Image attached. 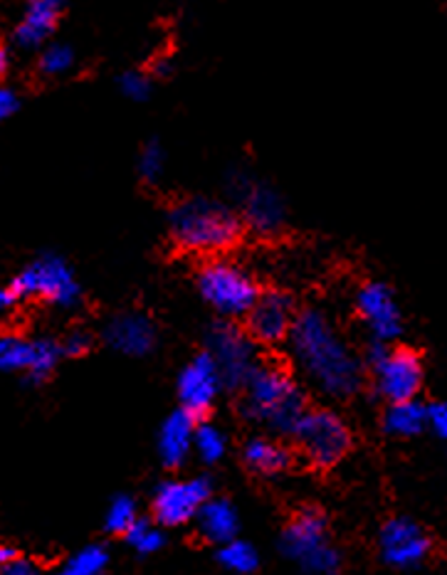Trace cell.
Returning a JSON list of instances; mask_svg holds the SVG:
<instances>
[{"label": "cell", "instance_id": "obj_1", "mask_svg": "<svg viewBox=\"0 0 447 575\" xmlns=\"http://www.w3.org/2000/svg\"><path fill=\"white\" fill-rule=\"evenodd\" d=\"M287 344L297 369L319 393L329 398H349L361 388V358L343 342L324 311H300Z\"/></svg>", "mask_w": 447, "mask_h": 575}, {"label": "cell", "instance_id": "obj_2", "mask_svg": "<svg viewBox=\"0 0 447 575\" xmlns=\"http://www.w3.org/2000/svg\"><path fill=\"white\" fill-rule=\"evenodd\" d=\"M169 232L185 252L216 254L230 250L240 240L242 220L226 203L213 197H189L171 207Z\"/></svg>", "mask_w": 447, "mask_h": 575}, {"label": "cell", "instance_id": "obj_3", "mask_svg": "<svg viewBox=\"0 0 447 575\" xmlns=\"http://www.w3.org/2000/svg\"><path fill=\"white\" fill-rule=\"evenodd\" d=\"M242 412L257 422H265L269 430L294 435L297 426L306 415L304 393L292 373L279 363H259L245 385Z\"/></svg>", "mask_w": 447, "mask_h": 575}, {"label": "cell", "instance_id": "obj_4", "mask_svg": "<svg viewBox=\"0 0 447 575\" xmlns=\"http://www.w3.org/2000/svg\"><path fill=\"white\" fill-rule=\"evenodd\" d=\"M25 299H45L60 309H74L82 304V287L68 260L60 254H43L0 291L3 309H13Z\"/></svg>", "mask_w": 447, "mask_h": 575}, {"label": "cell", "instance_id": "obj_5", "mask_svg": "<svg viewBox=\"0 0 447 575\" xmlns=\"http://www.w3.org/2000/svg\"><path fill=\"white\" fill-rule=\"evenodd\" d=\"M282 551L287 559L300 563L312 575H337L341 568V555L329 541L327 518L314 506L302 508L287 524L282 534Z\"/></svg>", "mask_w": 447, "mask_h": 575}, {"label": "cell", "instance_id": "obj_6", "mask_svg": "<svg viewBox=\"0 0 447 575\" xmlns=\"http://www.w3.org/2000/svg\"><path fill=\"white\" fill-rule=\"evenodd\" d=\"M198 291L222 319L247 316L259 299L257 281L230 260H210L198 269Z\"/></svg>", "mask_w": 447, "mask_h": 575}, {"label": "cell", "instance_id": "obj_7", "mask_svg": "<svg viewBox=\"0 0 447 575\" xmlns=\"http://www.w3.org/2000/svg\"><path fill=\"white\" fill-rule=\"evenodd\" d=\"M255 344L257 342L247 334V328H240L232 322H216L210 326L206 351L216 358L226 388H245L247 381L253 379L259 366Z\"/></svg>", "mask_w": 447, "mask_h": 575}, {"label": "cell", "instance_id": "obj_8", "mask_svg": "<svg viewBox=\"0 0 447 575\" xmlns=\"http://www.w3.org/2000/svg\"><path fill=\"white\" fill-rule=\"evenodd\" d=\"M302 455L314 467H334L351 447V432L337 412L331 410H306L294 435Z\"/></svg>", "mask_w": 447, "mask_h": 575}, {"label": "cell", "instance_id": "obj_9", "mask_svg": "<svg viewBox=\"0 0 447 575\" xmlns=\"http://www.w3.org/2000/svg\"><path fill=\"white\" fill-rule=\"evenodd\" d=\"M423 358L413 348H390L384 361L374 366L376 393L388 403L413 400L423 388Z\"/></svg>", "mask_w": 447, "mask_h": 575}, {"label": "cell", "instance_id": "obj_10", "mask_svg": "<svg viewBox=\"0 0 447 575\" xmlns=\"http://www.w3.org/2000/svg\"><path fill=\"white\" fill-rule=\"evenodd\" d=\"M210 499V482L206 477L171 479L156 489L152 499L154 518L164 526H181L193 522Z\"/></svg>", "mask_w": 447, "mask_h": 575}, {"label": "cell", "instance_id": "obj_11", "mask_svg": "<svg viewBox=\"0 0 447 575\" xmlns=\"http://www.w3.org/2000/svg\"><path fill=\"white\" fill-rule=\"evenodd\" d=\"M297 322L294 301L285 291H263L255 307L250 309L245 316L247 334L255 338L257 344L277 346L290 342V334Z\"/></svg>", "mask_w": 447, "mask_h": 575}, {"label": "cell", "instance_id": "obj_12", "mask_svg": "<svg viewBox=\"0 0 447 575\" xmlns=\"http://www.w3.org/2000/svg\"><path fill=\"white\" fill-rule=\"evenodd\" d=\"M230 188L242 205V220H245L247 228H253L259 235H275L282 230L287 213L282 195L275 188L247 181L242 176H238V181Z\"/></svg>", "mask_w": 447, "mask_h": 575}, {"label": "cell", "instance_id": "obj_13", "mask_svg": "<svg viewBox=\"0 0 447 575\" xmlns=\"http://www.w3.org/2000/svg\"><path fill=\"white\" fill-rule=\"evenodd\" d=\"M357 311L366 322L369 332L378 342H396L403 334V316H400L394 289L384 281H366L357 291Z\"/></svg>", "mask_w": 447, "mask_h": 575}, {"label": "cell", "instance_id": "obj_14", "mask_svg": "<svg viewBox=\"0 0 447 575\" xmlns=\"http://www.w3.org/2000/svg\"><path fill=\"white\" fill-rule=\"evenodd\" d=\"M378 546L380 559L400 571L415 568L431 553V539L411 518H390L380 529Z\"/></svg>", "mask_w": 447, "mask_h": 575}, {"label": "cell", "instance_id": "obj_15", "mask_svg": "<svg viewBox=\"0 0 447 575\" xmlns=\"http://www.w3.org/2000/svg\"><path fill=\"white\" fill-rule=\"evenodd\" d=\"M220 385L222 379L216 366V358H213L208 351L198 354L179 375L181 408L195 415V418H198V415H206L218 398Z\"/></svg>", "mask_w": 447, "mask_h": 575}, {"label": "cell", "instance_id": "obj_16", "mask_svg": "<svg viewBox=\"0 0 447 575\" xmlns=\"http://www.w3.org/2000/svg\"><path fill=\"white\" fill-rule=\"evenodd\" d=\"M105 342L124 356H146L156 346V326L146 314L124 311L107 322Z\"/></svg>", "mask_w": 447, "mask_h": 575}, {"label": "cell", "instance_id": "obj_17", "mask_svg": "<svg viewBox=\"0 0 447 575\" xmlns=\"http://www.w3.org/2000/svg\"><path fill=\"white\" fill-rule=\"evenodd\" d=\"M68 0H25L21 23L13 31V45L17 50H37L48 43L60 23Z\"/></svg>", "mask_w": 447, "mask_h": 575}, {"label": "cell", "instance_id": "obj_18", "mask_svg": "<svg viewBox=\"0 0 447 575\" xmlns=\"http://www.w3.org/2000/svg\"><path fill=\"white\" fill-rule=\"evenodd\" d=\"M195 415L189 410H176L164 420L158 430V457L166 467H181L189 459L195 440Z\"/></svg>", "mask_w": 447, "mask_h": 575}, {"label": "cell", "instance_id": "obj_19", "mask_svg": "<svg viewBox=\"0 0 447 575\" xmlns=\"http://www.w3.org/2000/svg\"><path fill=\"white\" fill-rule=\"evenodd\" d=\"M195 524H198V531L206 541L210 543H228L238 536L240 522L238 512L228 499H208L203 508L195 516Z\"/></svg>", "mask_w": 447, "mask_h": 575}, {"label": "cell", "instance_id": "obj_20", "mask_svg": "<svg viewBox=\"0 0 447 575\" xmlns=\"http://www.w3.org/2000/svg\"><path fill=\"white\" fill-rule=\"evenodd\" d=\"M425 428H431V412L423 403L400 400L388 403V410L384 415V430L394 438H415Z\"/></svg>", "mask_w": 447, "mask_h": 575}, {"label": "cell", "instance_id": "obj_21", "mask_svg": "<svg viewBox=\"0 0 447 575\" xmlns=\"http://www.w3.org/2000/svg\"><path fill=\"white\" fill-rule=\"evenodd\" d=\"M242 459L259 475H277L290 467V452H287V447L267 438L250 440L245 450H242Z\"/></svg>", "mask_w": 447, "mask_h": 575}, {"label": "cell", "instance_id": "obj_22", "mask_svg": "<svg viewBox=\"0 0 447 575\" xmlns=\"http://www.w3.org/2000/svg\"><path fill=\"white\" fill-rule=\"evenodd\" d=\"M35 356V338H25L17 334H5L0 338V369L8 373L31 371Z\"/></svg>", "mask_w": 447, "mask_h": 575}, {"label": "cell", "instance_id": "obj_23", "mask_svg": "<svg viewBox=\"0 0 447 575\" xmlns=\"http://www.w3.org/2000/svg\"><path fill=\"white\" fill-rule=\"evenodd\" d=\"M109 563V553L101 546H85L77 553H72L58 571L50 575H101Z\"/></svg>", "mask_w": 447, "mask_h": 575}, {"label": "cell", "instance_id": "obj_24", "mask_svg": "<svg viewBox=\"0 0 447 575\" xmlns=\"http://www.w3.org/2000/svg\"><path fill=\"white\" fill-rule=\"evenodd\" d=\"M218 561L222 568H228L232 575H253L259 565V555L247 541L232 539L220 546Z\"/></svg>", "mask_w": 447, "mask_h": 575}, {"label": "cell", "instance_id": "obj_25", "mask_svg": "<svg viewBox=\"0 0 447 575\" xmlns=\"http://www.w3.org/2000/svg\"><path fill=\"white\" fill-rule=\"evenodd\" d=\"M193 450H195V455L201 457V462H206V465H216V462L226 455L228 440L216 426H210V422H201V426L195 428Z\"/></svg>", "mask_w": 447, "mask_h": 575}, {"label": "cell", "instance_id": "obj_26", "mask_svg": "<svg viewBox=\"0 0 447 575\" xmlns=\"http://www.w3.org/2000/svg\"><path fill=\"white\" fill-rule=\"evenodd\" d=\"M136 171L142 176V181L146 185H156L164 178L166 171V148L161 146L158 139H148L146 144L138 151V161Z\"/></svg>", "mask_w": 447, "mask_h": 575}, {"label": "cell", "instance_id": "obj_27", "mask_svg": "<svg viewBox=\"0 0 447 575\" xmlns=\"http://www.w3.org/2000/svg\"><path fill=\"white\" fill-rule=\"evenodd\" d=\"M60 356H64L62 344L55 342V338H35V356L31 371H27V379L33 383H43L55 371Z\"/></svg>", "mask_w": 447, "mask_h": 575}, {"label": "cell", "instance_id": "obj_28", "mask_svg": "<svg viewBox=\"0 0 447 575\" xmlns=\"http://www.w3.org/2000/svg\"><path fill=\"white\" fill-rule=\"evenodd\" d=\"M136 522H138V512H136V504L132 496H117L114 502L109 504L107 518H105V526L109 534L126 536L129 531H132V526Z\"/></svg>", "mask_w": 447, "mask_h": 575}, {"label": "cell", "instance_id": "obj_29", "mask_svg": "<svg viewBox=\"0 0 447 575\" xmlns=\"http://www.w3.org/2000/svg\"><path fill=\"white\" fill-rule=\"evenodd\" d=\"M72 68H74V50L70 45L62 43L45 47L40 52V60H37V70H40V74H45V77H60V74L70 72Z\"/></svg>", "mask_w": 447, "mask_h": 575}, {"label": "cell", "instance_id": "obj_30", "mask_svg": "<svg viewBox=\"0 0 447 575\" xmlns=\"http://www.w3.org/2000/svg\"><path fill=\"white\" fill-rule=\"evenodd\" d=\"M126 541L132 543V549L138 551V553H156L164 549V534L156 529V526L152 522H146V518H138V522L132 526V531L126 534Z\"/></svg>", "mask_w": 447, "mask_h": 575}, {"label": "cell", "instance_id": "obj_31", "mask_svg": "<svg viewBox=\"0 0 447 575\" xmlns=\"http://www.w3.org/2000/svg\"><path fill=\"white\" fill-rule=\"evenodd\" d=\"M117 84H119V92L132 101H144L148 99V94H152V77L138 70H129L124 74H119Z\"/></svg>", "mask_w": 447, "mask_h": 575}, {"label": "cell", "instance_id": "obj_32", "mask_svg": "<svg viewBox=\"0 0 447 575\" xmlns=\"http://www.w3.org/2000/svg\"><path fill=\"white\" fill-rule=\"evenodd\" d=\"M92 348V334L85 332V328H72V332L62 338V354L80 358L89 354Z\"/></svg>", "mask_w": 447, "mask_h": 575}, {"label": "cell", "instance_id": "obj_33", "mask_svg": "<svg viewBox=\"0 0 447 575\" xmlns=\"http://www.w3.org/2000/svg\"><path fill=\"white\" fill-rule=\"evenodd\" d=\"M23 101H21V94H17L13 87H3L0 89V119H11L15 117L17 111H21Z\"/></svg>", "mask_w": 447, "mask_h": 575}, {"label": "cell", "instance_id": "obj_34", "mask_svg": "<svg viewBox=\"0 0 447 575\" xmlns=\"http://www.w3.org/2000/svg\"><path fill=\"white\" fill-rule=\"evenodd\" d=\"M427 412H431V428H433V432L447 445V400L431 405V408H427Z\"/></svg>", "mask_w": 447, "mask_h": 575}, {"label": "cell", "instance_id": "obj_35", "mask_svg": "<svg viewBox=\"0 0 447 575\" xmlns=\"http://www.w3.org/2000/svg\"><path fill=\"white\" fill-rule=\"evenodd\" d=\"M3 575H43V571L31 559H15L3 565Z\"/></svg>", "mask_w": 447, "mask_h": 575}, {"label": "cell", "instance_id": "obj_36", "mask_svg": "<svg viewBox=\"0 0 447 575\" xmlns=\"http://www.w3.org/2000/svg\"><path fill=\"white\" fill-rule=\"evenodd\" d=\"M15 559H21V553H17L15 546H3V549H0V563H13Z\"/></svg>", "mask_w": 447, "mask_h": 575}, {"label": "cell", "instance_id": "obj_37", "mask_svg": "<svg viewBox=\"0 0 447 575\" xmlns=\"http://www.w3.org/2000/svg\"><path fill=\"white\" fill-rule=\"evenodd\" d=\"M171 72V62H169V58H158L156 62H154V74H156V77H164V74H169Z\"/></svg>", "mask_w": 447, "mask_h": 575}, {"label": "cell", "instance_id": "obj_38", "mask_svg": "<svg viewBox=\"0 0 447 575\" xmlns=\"http://www.w3.org/2000/svg\"><path fill=\"white\" fill-rule=\"evenodd\" d=\"M8 68H11V50H8V47H0V72L5 74Z\"/></svg>", "mask_w": 447, "mask_h": 575}]
</instances>
